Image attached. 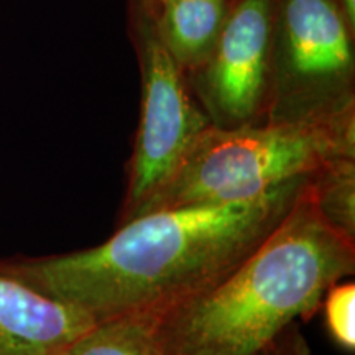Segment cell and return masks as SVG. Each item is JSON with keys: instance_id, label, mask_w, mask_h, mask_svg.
<instances>
[{"instance_id": "obj_1", "label": "cell", "mask_w": 355, "mask_h": 355, "mask_svg": "<svg viewBox=\"0 0 355 355\" xmlns=\"http://www.w3.org/2000/svg\"><path fill=\"white\" fill-rule=\"evenodd\" d=\"M309 178L245 202L158 209L119 224L99 245L0 259V272L96 321L163 314L209 290L282 222Z\"/></svg>"}, {"instance_id": "obj_2", "label": "cell", "mask_w": 355, "mask_h": 355, "mask_svg": "<svg viewBox=\"0 0 355 355\" xmlns=\"http://www.w3.org/2000/svg\"><path fill=\"white\" fill-rule=\"evenodd\" d=\"M354 272L355 241L324 219L308 183L219 283L159 316L163 344L168 355H257Z\"/></svg>"}, {"instance_id": "obj_3", "label": "cell", "mask_w": 355, "mask_h": 355, "mask_svg": "<svg viewBox=\"0 0 355 355\" xmlns=\"http://www.w3.org/2000/svg\"><path fill=\"white\" fill-rule=\"evenodd\" d=\"M340 158H355V109L309 122L211 125L133 217L180 206L252 201Z\"/></svg>"}, {"instance_id": "obj_4", "label": "cell", "mask_w": 355, "mask_h": 355, "mask_svg": "<svg viewBox=\"0 0 355 355\" xmlns=\"http://www.w3.org/2000/svg\"><path fill=\"white\" fill-rule=\"evenodd\" d=\"M355 109V30L334 0H278L266 122H309Z\"/></svg>"}, {"instance_id": "obj_5", "label": "cell", "mask_w": 355, "mask_h": 355, "mask_svg": "<svg viewBox=\"0 0 355 355\" xmlns=\"http://www.w3.org/2000/svg\"><path fill=\"white\" fill-rule=\"evenodd\" d=\"M127 32L140 69V119L121 224L170 180L191 145L211 127L184 71L159 38L152 0H127Z\"/></svg>"}, {"instance_id": "obj_6", "label": "cell", "mask_w": 355, "mask_h": 355, "mask_svg": "<svg viewBox=\"0 0 355 355\" xmlns=\"http://www.w3.org/2000/svg\"><path fill=\"white\" fill-rule=\"evenodd\" d=\"M277 2L234 0L214 48L201 64L186 73L191 92L212 127L266 122Z\"/></svg>"}, {"instance_id": "obj_7", "label": "cell", "mask_w": 355, "mask_h": 355, "mask_svg": "<svg viewBox=\"0 0 355 355\" xmlns=\"http://www.w3.org/2000/svg\"><path fill=\"white\" fill-rule=\"evenodd\" d=\"M96 319L0 272V355H58Z\"/></svg>"}, {"instance_id": "obj_8", "label": "cell", "mask_w": 355, "mask_h": 355, "mask_svg": "<svg viewBox=\"0 0 355 355\" xmlns=\"http://www.w3.org/2000/svg\"><path fill=\"white\" fill-rule=\"evenodd\" d=\"M234 0H162L155 7L159 38L186 73L206 60Z\"/></svg>"}, {"instance_id": "obj_9", "label": "cell", "mask_w": 355, "mask_h": 355, "mask_svg": "<svg viewBox=\"0 0 355 355\" xmlns=\"http://www.w3.org/2000/svg\"><path fill=\"white\" fill-rule=\"evenodd\" d=\"M58 355H168L157 314H123L96 321Z\"/></svg>"}, {"instance_id": "obj_10", "label": "cell", "mask_w": 355, "mask_h": 355, "mask_svg": "<svg viewBox=\"0 0 355 355\" xmlns=\"http://www.w3.org/2000/svg\"><path fill=\"white\" fill-rule=\"evenodd\" d=\"M311 194L332 227L355 241V158H340L314 173Z\"/></svg>"}, {"instance_id": "obj_11", "label": "cell", "mask_w": 355, "mask_h": 355, "mask_svg": "<svg viewBox=\"0 0 355 355\" xmlns=\"http://www.w3.org/2000/svg\"><path fill=\"white\" fill-rule=\"evenodd\" d=\"M326 327L337 347L352 354L355 350V285L339 282L324 295Z\"/></svg>"}, {"instance_id": "obj_12", "label": "cell", "mask_w": 355, "mask_h": 355, "mask_svg": "<svg viewBox=\"0 0 355 355\" xmlns=\"http://www.w3.org/2000/svg\"><path fill=\"white\" fill-rule=\"evenodd\" d=\"M257 355H309V349L298 331H295V324H293Z\"/></svg>"}, {"instance_id": "obj_13", "label": "cell", "mask_w": 355, "mask_h": 355, "mask_svg": "<svg viewBox=\"0 0 355 355\" xmlns=\"http://www.w3.org/2000/svg\"><path fill=\"white\" fill-rule=\"evenodd\" d=\"M349 26L355 30V0H334Z\"/></svg>"}, {"instance_id": "obj_14", "label": "cell", "mask_w": 355, "mask_h": 355, "mask_svg": "<svg viewBox=\"0 0 355 355\" xmlns=\"http://www.w3.org/2000/svg\"><path fill=\"white\" fill-rule=\"evenodd\" d=\"M152 2H153V6H158V3L162 2V0H152Z\"/></svg>"}]
</instances>
